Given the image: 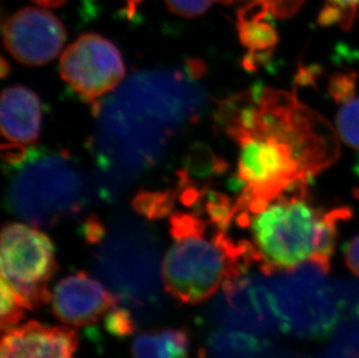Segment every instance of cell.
Wrapping results in <instances>:
<instances>
[{"mask_svg": "<svg viewBox=\"0 0 359 358\" xmlns=\"http://www.w3.org/2000/svg\"><path fill=\"white\" fill-rule=\"evenodd\" d=\"M219 118L240 149V205L306 184L339 152L330 126L284 92L263 88L238 95L224 102Z\"/></svg>", "mask_w": 359, "mask_h": 358, "instance_id": "cell-1", "label": "cell"}, {"mask_svg": "<svg viewBox=\"0 0 359 358\" xmlns=\"http://www.w3.org/2000/svg\"><path fill=\"white\" fill-rule=\"evenodd\" d=\"M197 62L182 70L134 74L97 110L93 152L100 189L112 196L155 166L205 102Z\"/></svg>", "mask_w": 359, "mask_h": 358, "instance_id": "cell-2", "label": "cell"}, {"mask_svg": "<svg viewBox=\"0 0 359 358\" xmlns=\"http://www.w3.org/2000/svg\"><path fill=\"white\" fill-rule=\"evenodd\" d=\"M305 185L298 184L264 201L235 204V216L250 233L249 242L263 274L294 271L307 262L322 272L330 269L337 223L350 213L313 206Z\"/></svg>", "mask_w": 359, "mask_h": 358, "instance_id": "cell-3", "label": "cell"}, {"mask_svg": "<svg viewBox=\"0 0 359 358\" xmlns=\"http://www.w3.org/2000/svg\"><path fill=\"white\" fill-rule=\"evenodd\" d=\"M170 225L173 244L162 260V281L166 292L183 304L210 299L257 263L249 241L236 242L219 228L210 232V221L177 213Z\"/></svg>", "mask_w": 359, "mask_h": 358, "instance_id": "cell-4", "label": "cell"}, {"mask_svg": "<svg viewBox=\"0 0 359 358\" xmlns=\"http://www.w3.org/2000/svg\"><path fill=\"white\" fill-rule=\"evenodd\" d=\"M7 206L34 227L53 226L84 210L88 179L65 152L31 150L10 145Z\"/></svg>", "mask_w": 359, "mask_h": 358, "instance_id": "cell-5", "label": "cell"}, {"mask_svg": "<svg viewBox=\"0 0 359 358\" xmlns=\"http://www.w3.org/2000/svg\"><path fill=\"white\" fill-rule=\"evenodd\" d=\"M95 253V269L132 312L148 311L160 299L162 263L153 233L140 223H120L106 232Z\"/></svg>", "mask_w": 359, "mask_h": 358, "instance_id": "cell-6", "label": "cell"}, {"mask_svg": "<svg viewBox=\"0 0 359 358\" xmlns=\"http://www.w3.org/2000/svg\"><path fill=\"white\" fill-rule=\"evenodd\" d=\"M0 267L1 281L26 310L50 303L49 283L57 272V260L54 244L38 228L19 223L4 227Z\"/></svg>", "mask_w": 359, "mask_h": 358, "instance_id": "cell-7", "label": "cell"}, {"mask_svg": "<svg viewBox=\"0 0 359 358\" xmlns=\"http://www.w3.org/2000/svg\"><path fill=\"white\" fill-rule=\"evenodd\" d=\"M65 83L85 102H95L118 88L125 63L118 48L97 34H85L70 44L60 62Z\"/></svg>", "mask_w": 359, "mask_h": 358, "instance_id": "cell-8", "label": "cell"}, {"mask_svg": "<svg viewBox=\"0 0 359 358\" xmlns=\"http://www.w3.org/2000/svg\"><path fill=\"white\" fill-rule=\"evenodd\" d=\"M7 51L25 65L53 61L65 42V26L49 11L27 7L18 11L4 26Z\"/></svg>", "mask_w": 359, "mask_h": 358, "instance_id": "cell-9", "label": "cell"}, {"mask_svg": "<svg viewBox=\"0 0 359 358\" xmlns=\"http://www.w3.org/2000/svg\"><path fill=\"white\" fill-rule=\"evenodd\" d=\"M51 310L63 324L84 327L118 307L119 298L84 271L69 274L51 292Z\"/></svg>", "mask_w": 359, "mask_h": 358, "instance_id": "cell-10", "label": "cell"}, {"mask_svg": "<svg viewBox=\"0 0 359 358\" xmlns=\"http://www.w3.org/2000/svg\"><path fill=\"white\" fill-rule=\"evenodd\" d=\"M77 348L75 329L29 321L4 333L0 358H75Z\"/></svg>", "mask_w": 359, "mask_h": 358, "instance_id": "cell-11", "label": "cell"}, {"mask_svg": "<svg viewBox=\"0 0 359 358\" xmlns=\"http://www.w3.org/2000/svg\"><path fill=\"white\" fill-rule=\"evenodd\" d=\"M1 132L14 145H28L38 140L42 111L38 95L25 86H13L1 97Z\"/></svg>", "mask_w": 359, "mask_h": 358, "instance_id": "cell-12", "label": "cell"}, {"mask_svg": "<svg viewBox=\"0 0 359 358\" xmlns=\"http://www.w3.org/2000/svg\"><path fill=\"white\" fill-rule=\"evenodd\" d=\"M190 336L185 329L143 331L132 343V358H187Z\"/></svg>", "mask_w": 359, "mask_h": 358, "instance_id": "cell-13", "label": "cell"}, {"mask_svg": "<svg viewBox=\"0 0 359 358\" xmlns=\"http://www.w3.org/2000/svg\"><path fill=\"white\" fill-rule=\"evenodd\" d=\"M262 349L259 338L228 328L213 331L206 345L210 358H254Z\"/></svg>", "mask_w": 359, "mask_h": 358, "instance_id": "cell-14", "label": "cell"}, {"mask_svg": "<svg viewBox=\"0 0 359 358\" xmlns=\"http://www.w3.org/2000/svg\"><path fill=\"white\" fill-rule=\"evenodd\" d=\"M256 11L252 14L247 12L238 17V33L241 41L250 51H264L277 42V34L273 28L263 20L268 13L255 4Z\"/></svg>", "mask_w": 359, "mask_h": 358, "instance_id": "cell-15", "label": "cell"}, {"mask_svg": "<svg viewBox=\"0 0 359 358\" xmlns=\"http://www.w3.org/2000/svg\"><path fill=\"white\" fill-rule=\"evenodd\" d=\"M336 128L343 142L359 150V97L343 102L336 115Z\"/></svg>", "mask_w": 359, "mask_h": 358, "instance_id": "cell-16", "label": "cell"}, {"mask_svg": "<svg viewBox=\"0 0 359 358\" xmlns=\"http://www.w3.org/2000/svg\"><path fill=\"white\" fill-rule=\"evenodd\" d=\"M22 306L13 290L5 281H1V313H0V327L3 333L17 327L19 322L24 319Z\"/></svg>", "mask_w": 359, "mask_h": 358, "instance_id": "cell-17", "label": "cell"}, {"mask_svg": "<svg viewBox=\"0 0 359 358\" xmlns=\"http://www.w3.org/2000/svg\"><path fill=\"white\" fill-rule=\"evenodd\" d=\"M136 327L137 324L133 312L123 306L113 308L112 311L106 314L105 328L113 336L127 338L134 334Z\"/></svg>", "mask_w": 359, "mask_h": 358, "instance_id": "cell-18", "label": "cell"}, {"mask_svg": "<svg viewBox=\"0 0 359 358\" xmlns=\"http://www.w3.org/2000/svg\"><path fill=\"white\" fill-rule=\"evenodd\" d=\"M328 5L322 13L321 21L323 24H330L335 21L346 22L353 19V13H356L359 7V0H327Z\"/></svg>", "mask_w": 359, "mask_h": 358, "instance_id": "cell-19", "label": "cell"}, {"mask_svg": "<svg viewBox=\"0 0 359 358\" xmlns=\"http://www.w3.org/2000/svg\"><path fill=\"white\" fill-rule=\"evenodd\" d=\"M166 5L173 13L180 17L194 18L205 13L214 1L220 0H165Z\"/></svg>", "mask_w": 359, "mask_h": 358, "instance_id": "cell-20", "label": "cell"}, {"mask_svg": "<svg viewBox=\"0 0 359 358\" xmlns=\"http://www.w3.org/2000/svg\"><path fill=\"white\" fill-rule=\"evenodd\" d=\"M269 14L275 17L286 18L294 14L305 0H254Z\"/></svg>", "mask_w": 359, "mask_h": 358, "instance_id": "cell-21", "label": "cell"}, {"mask_svg": "<svg viewBox=\"0 0 359 358\" xmlns=\"http://www.w3.org/2000/svg\"><path fill=\"white\" fill-rule=\"evenodd\" d=\"M344 260L348 269L359 277V235L353 237V240L346 244Z\"/></svg>", "mask_w": 359, "mask_h": 358, "instance_id": "cell-22", "label": "cell"}, {"mask_svg": "<svg viewBox=\"0 0 359 358\" xmlns=\"http://www.w3.org/2000/svg\"><path fill=\"white\" fill-rule=\"evenodd\" d=\"M34 1L44 7H57L65 3V0H34Z\"/></svg>", "mask_w": 359, "mask_h": 358, "instance_id": "cell-23", "label": "cell"}, {"mask_svg": "<svg viewBox=\"0 0 359 358\" xmlns=\"http://www.w3.org/2000/svg\"><path fill=\"white\" fill-rule=\"evenodd\" d=\"M7 70V65H6V62L4 61L3 60V76H5V74H6V72Z\"/></svg>", "mask_w": 359, "mask_h": 358, "instance_id": "cell-24", "label": "cell"}, {"mask_svg": "<svg viewBox=\"0 0 359 358\" xmlns=\"http://www.w3.org/2000/svg\"><path fill=\"white\" fill-rule=\"evenodd\" d=\"M231 1H235V0H220V3L224 4H229L231 3Z\"/></svg>", "mask_w": 359, "mask_h": 358, "instance_id": "cell-25", "label": "cell"}]
</instances>
